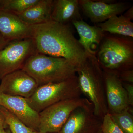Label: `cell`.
<instances>
[{
	"label": "cell",
	"instance_id": "1",
	"mask_svg": "<svg viewBox=\"0 0 133 133\" xmlns=\"http://www.w3.org/2000/svg\"><path fill=\"white\" fill-rule=\"evenodd\" d=\"M32 27L31 38L37 53L63 58L76 67L88 56L68 24L51 20Z\"/></svg>",
	"mask_w": 133,
	"mask_h": 133
},
{
	"label": "cell",
	"instance_id": "2",
	"mask_svg": "<svg viewBox=\"0 0 133 133\" xmlns=\"http://www.w3.org/2000/svg\"><path fill=\"white\" fill-rule=\"evenodd\" d=\"M76 74L81 92L92 104L95 115L102 120L108 109L104 73L95 55H88L84 63L76 67Z\"/></svg>",
	"mask_w": 133,
	"mask_h": 133
},
{
	"label": "cell",
	"instance_id": "3",
	"mask_svg": "<svg viewBox=\"0 0 133 133\" xmlns=\"http://www.w3.org/2000/svg\"><path fill=\"white\" fill-rule=\"evenodd\" d=\"M95 56L103 71L118 76L124 71L133 69V40L105 35Z\"/></svg>",
	"mask_w": 133,
	"mask_h": 133
},
{
	"label": "cell",
	"instance_id": "4",
	"mask_svg": "<svg viewBox=\"0 0 133 133\" xmlns=\"http://www.w3.org/2000/svg\"><path fill=\"white\" fill-rule=\"evenodd\" d=\"M22 70L38 86L59 83L76 76V67L67 59L36 53L29 58Z\"/></svg>",
	"mask_w": 133,
	"mask_h": 133
},
{
	"label": "cell",
	"instance_id": "5",
	"mask_svg": "<svg viewBox=\"0 0 133 133\" xmlns=\"http://www.w3.org/2000/svg\"><path fill=\"white\" fill-rule=\"evenodd\" d=\"M82 94L76 75L62 82L39 86L31 97L26 99L29 105L39 113L53 104L81 97Z\"/></svg>",
	"mask_w": 133,
	"mask_h": 133
},
{
	"label": "cell",
	"instance_id": "6",
	"mask_svg": "<svg viewBox=\"0 0 133 133\" xmlns=\"http://www.w3.org/2000/svg\"><path fill=\"white\" fill-rule=\"evenodd\" d=\"M91 105L88 99L79 97L62 101L48 107L39 113L38 132L59 133L74 110Z\"/></svg>",
	"mask_w": 133,
	"mask_h": 133
},
{
	"label": "cell",
	"instance_id": "7",
	"mask_svg": "<svg viewBox=\"0 0 133 133\" xmlns=\"http://www.w3.org/2000/svg\"><path fill=\"white\" fill-rule=\"evenodd\" d=\"M36 53L31 38L10 42L0 50V81L6 75L22 69L29 58Z\"/></svg>",
	"mask_w": 133,
	"mask_h": 133
},
{
	"label": "cell",
	"instance_id": "8",
	"mask_svg": "<svg viewBox=\"0 0 133 133\" xmlns=\"http://www.w3.org/2000/svg\"><path fill=\"white\" fill-rule=\"evenodd\" d=\"M93 106L81 107L72 111L58 133H97L102 120L94 113Z\"/></svg>",
	"mask_w": 133,
	"mask_h": 133
},
{
	"label": "cell",
	"instance_id": "9",
	"mask_svg": "<svg viewBox=\"0 0 133 133\" xmlns=\"http://www.w3.org/2000/svg\"><path fill=\"white\" fill-rule=\"evenodd\" d=\"M80 9L94 23L104 22L114 16L118 15L129 9L126 2L112 3L105 1L78 0Z\"/></svg>",
	"mask_w": 133,
	"mask_h": 133
},
{
	"label": "cell",
	"instance_id": "10",
	"mask_svg": "<svg viewBox=\"0 0 133 133\" xmlns=\"http://www.w3.org/2000/svg\"><path fill=\"white\" fill-rule=\"evenodd\" d=\"M1 81L2 92L26 99L31 97L39 86L32 77L22 69L6 75Z\"/></svg>",
	"mask_w": 133,
	"mask_h": 133
},
{
	"label": "cell",
	"instance_id": "11",
	"mask_svg": "<svg viewBox=\"0 0 133 133\" xmlns=\"http://www.w3.org/2000/svg\"><path fill=\"white\" fill-rule=\"evenodd\" d=\"M0 106L14 115L29 127L38 132L39 113L29 105L26 98L7 95L0 91Z\"/></svg>",
	"mask_w": 133,
	"mask_h": 133
},
{
	"label": "cell",
	"instance_id": "12",
	"mask_svg": "<svg viewBox=\"0 0 133 133\" xmlns=\"http://www.w3.org/2000/svg\"><path fill=\"white\" fill-rule=\"evenodd\" d=\"M103 73L108 112H119L131 107L125 89L118 75L106 72Z\"/></svg>",
	"mask_w": 133,
	"mask_h": 133
},
{
	"label": "cell",
	"instance_id": "13",
	"mask_svg": "<svg viewBox=\"0 0 133 133\" xmlns=\"http://www.w3.org/2000/svg\"><path fill=\"white\" fill-rule=\"evenodd\" d=\"M0 33L9 42L31 38L32 26L16 15L0 10Z\"/></svg>",
	"mask_w": 133,
	"mask_h": 133
},
{
	"label": "cell",
	"instance_id": "14",
	"mask_svg": "<svg viewBox=\"0 0 133 133\" xmlns=\"http://www.w3.org/2000/svg\"><path fill=\"white\" fill-rule=\"evenodd\" d=\"M72 23L79 36V42L87 54L96 55L105 32L97 26H91L82 19Z\"/></svg>",
	"mask_w": 133,
	"mask_h": 133
},
{
	"label": "cell",
	"instance_id": "15",
	"mask_svg": "<svg viewBox=\"0 0 133 133\" xmlns=\"http://www.w3.org/2000/svg\"><path fill=\"white\" fill-rule=\"evenodd\" d=\"M78 0H54L51 15L52 21L63 24L81 20Z\"/></svg>",
	"mask_w": 133,
	"mask_h": 133
},
{
	"label": "cell",
	"instance_id": "16",
	"mask_svg": "<svg viewBox=\"0 0 133 133\" xmlns=\"http://www.w3.org/2000/svg\"><path fill=\"white\" fill-rule=\"evenodd\" d=\"M53 0H39L33 5L20 14L17 15L29 25H37L51 20Z\"/></svg>",
	"mask_w": 133,
	"mask_h": 133
},
{
	"label": "cell",
	"instance_id": "17",
	"mask_svg": "<svg viewBox=\"0 0 133 133\" xmlns=\"http://www.w3.org/2000/svg\"><path fill=\"white\" fill-rule=\"evenodd\" d=\"M103 32L126 37H133V23L123 15L114 16L97 25Z\"/></svg>",
	"mask_w": 133,
	"mask_h": 133
},
{
	"label": "cell",
	"instance_id": "18",
	"mask_svg": "<svg viewBox=\"0 0 133 133\" xmlns=\"http://www.w3.org/2000/svg\"><path fill=\"white\" fill-rule=\"evenodd\" d=\"M39 0H0V10L18 15L24 12Z\"/></svg>",
	"mask_w": 133,
	"mask_h": 133
},
{
	"label": "cell",
	"instance_id": "19",
	"mask_svg": "<svg viewBox=\"0 0 133 133\" xmlns=\"http://www.w3.org/2000/svg\"><path fill=\"white\" fill-rule=\"evenodd\" d=\"M0 112L4 116L11 133H36L38 132L29 127L14 115L1 106Z\"/></svg>",
	"mask_w": 133,
	"mask_h": 133
},
{
	"label": "cell",
	"instance_id": "20",
	"mask_svg": "<svg viewBox=\"0 0 133 133\" xmlns=\"http://www.w3.org/2000/svg\"><path fill=\"white\" fill-rule=\"evenodd\" d=\"M110 114L113 120L123 132L133 133V108L132 107H129L119 112Z\"/></svg>",
	"mask_w": 133,
	"mask_h": 133
},
{
	"label": "cell",
	"instance_id": "21",
	"mask_svg": "<svg viewBox=\"0 0 133 133\" xmlns=\"http://www.w3.org/2000/svg\"><path fill=\"white\" fill-rule=\"evenodd\" d=\"M101 129L102 133H124L113 120L108 112L103 117Z\"/></svg>",
	"mask_w": 133,
	"mask_h": 133
},
{
	"label": "cell",
	"instance_id": "22",
	"mask_svg": "<svg viewBox=\"0 0 133 133\" xmlns=\"http://www.w3.org/2000/svg\"><path fill=\"white\" fill-rule=\"evenodd\" d=\"M122 82L133 84V70H127L121 72L118 75Z\"/></svg>",
	"mask_w": 133,
	"mask_h": 133
},
{
	"label": "cell",
	"instance_id": "23",
	"mask_svg": "<svg viewBox=\"0 0 133 133\" xmlns=\"http://www.w3.org/2000/svg\"><path fill=\"white\" fill-rule=\"evenodd\" d=\"M122 83L127 91L129 104L130 106L133 107V84H129V83L123 82H122Z\"/></svg>",
	"mask_w": 133,
	"mask_h": 133
},
{
	"label": "cell",
	"instance_id": "24",
	"mask_svg": "<svg viewBox=\"0 0 133 133\" xmlns=\"http://www.w3.org/2000/svg\"><path fill=\"white\" fill-rule=\"evenodd\" d=\"M126 18L132 21L133 19V7H131L126 10L125 13L123 15Z\"/></svg>",
	"mask_w": 133,
	"mask_h": 133
},
{
	"label": "cell",
	"instance_id": "25",
	"mask_svg": "<svg viewBox=\"0 0 133 133\" xmlns=\"http://www.w3.org/2000/svg\"><path fill=\"white\" fill-rule=\"evenodd\" d=\"M9 42V41L6 40L0 33V50L3 49Z\"/></svg>",
	"mask_w": 133,
	"mask_h": 133
},
{
	"label": "cell",
	"instance_id": "26",
	"mask_svg": "<svg viewBox=\"0 0 133 133\" xmlns=\"http://www.w3.org/2000/svg\"><path fill=\"white\" fill-rule=\"evenodd\" d=\"M8 127L5 121V118L2 113L0 112V127H2L5 129Z\"/></svg>",
	"mask_w": 133,
	"mask_h": 133
},
{
	"label": "cell",
	"instance_id": "27",
	"mask_svg": "<svg viewBox=\"0 0 133 133\" xmlns=\"http://www.w3.org/2000/svg\"><path fill=\"white\" fill-rule=\"evenodd\" d=\"M0 133H7V131L5 130V129L2 127H0Z\"/></svg>",
	"mask_w": 133,
	"mask_h": 133
},
{
	"label": "cell",
	"instance_id": "28",
	"mask_svg": "<svg viewBox=\"0 0 133 133\" xmlns=\"http://www.w3.org/2000/svg\"><path fill=\"white\" fill-rule=\"evenodd\" d=\"M97 133H102V131H101V129H100L99 131Z\"/></svg>",
	"mask_w": 133,
	"mask_h": 133
},
{
	"label": "cell",
	"instance_id": "29",
	"mask_svg": "<svg viewBox=\"0 0 133 133\" xmlns=\"http://www.w3.org/2000/svg\"><path fill=\"white\" fill-rule=\"evenodd\" d=\"M7 133H11L9 130H8L7 131Z\"/></svg>",
	"mask_w": 133,
	"mask_h": 133
},
{
	"label": "cell",
	"instance_id": "30",
	"mask_svg": "<svg viewBox=\"0 0 133 133\" xmlns=\"http://www.w3.org/2000/svg\"><path fill=\"white\" fill-rule=\"evenodd\" d=\"M36 133H45V132H38Z\"/></svg>",
	"mask_w": 133,
	"mask_h": 133
}]
</instances>
